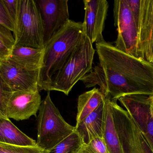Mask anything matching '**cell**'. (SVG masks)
Segmentation results:
<instances>
[{"label":"cell","mask_w":153,"mask_h":153,"mask_svg":"<svg viewBox=\"0 0 153 153\" xmlns=\"http://www.w3.org/2000/svg\"><path fill=\"white\" fill-rule=\"evenodd\" d=\"M13 91L0 76V111L4 116L8 101Z\"/></svg>","instance_id":"obj_22"},{"label":"cell","mask_w":153,"mask_h":153,"mask_svg":"<svg viewBox=\"0 0 153 153\" xmlns=\"http://www.w3.org/2000/svg\"><path fill=\"white\" fill-rule=\"evenodd\" d=\"M135 122L153 151V114L150 96L127 95L118 99Z\"/></svg>","instance_id":"obj_8"},{"label":"cell","mask_w":153,"mask_h":153,"mask_svg":"<svg viewBox=\"0 0 153 153\" xmlns=\"http://www.w3.org/2000/svg\"><path fill=\"white\" fill-rule=\"evenodd\" d=\"M42 101L39 90L13 92L8 101L4 116L16 121L26 120L33 116H36Z\"/></svg>","instance_id":"obj_11"},{"label":"cell","mask_w":153,"mask_h":153,"mask_svg":"<svg viewBox=\"0 0 153 153\" xmlns=\"http://www.w3.org/2000/svg\"><path fill=\"white\" fill-rule=\"evenodd\" d=\"M150 98H151V109L153 114V95L152 96H150Z\"/></svg>","instance_id":"obj_28"},{"label":"cell","mask_w":153,"mask_h":153,"mask_svg":"<svg viewBox=\"0 0 153 153\" xmlns=\"http://www.w3.org/2000/svg\"><path fill=\"white\" fill-rule=\"evenodd\" d=\"M114 25L118 34L115 47L119 50L138 57V29L126 0H116L113 5Z\"/></svg>","instance_id":"obj_7"},{"label":"cell","mask_w":153,"mask_h":153,"mask_svg":"<svg viewBox=\"0 0 153 153\" xmlns=\"http://www.w3.org/2000/svg\"><path fill=\"white\" fill-rule=\"evenodd\" d=\"M0 39L11 49L14 44V39L10 31L0 25Z\"/></svg>","instance_id":"obj_25"},{"label":"cell","mask_w":153,"mask_h":153,"mask_svg":"<svg viewBox=\"0 0 153 153\" xmlns=\"http://www.w3.org/2000/svg\"><path fill=\"white\" fill-rule=\"evenodd\" d=\"M40 69L29 70L9 60H3L0 64V76L13 91H36Z\"/></svg>","instance_id":"obj_10"},{"label":"cell","mask_w":153,"mask_h":153,"mask_svg":"<svg viewBox=\"0 0 153 153\" xmlns=\"http://www.w3.org/2000/svg\"><path fill=\"white\" fill-rule=\"evenodd\" d=\"M137 51L139 58L151 63L153 57V0H141Z\"/></svg>","instance_id":"obj_13"},{"label":"cell","mask_w":153,"mask_h":153,"mask_svg":"<svg viewBox=\"0 0 153 153\" xmlns=\"http://www.w3.org/2000/svg\"><path fill=\"white\" fill-rule=\"evenodd\" d=\"M2 60H1V59H0V64H1V62Z\"/></svg>","instance_id":"obj_31"},{"label":"cell","mask_w":153,"mask_h":153,"mask_svg":"<svg viewBox=\"0 0 153 153\" xmlns=\"http://www.w3.org/2000/svg\"><path fill=\"white\" fill-rule=\"evenodd\" d=\"M13 33V47L44 49V26L36 1L18 0Z\"/></svg>","instance_id":"obj_4"},{"label":"cell","mask_w":153,"mask_h":153,"mask_svg":"<svg viewBox=\"0 0 153 153\" xmlns=\"http://www.w3.org/2000/svg\"><path fill=\"white\" fill-rule=\"evenodd\" d=\"M0 143L20 146H37L35 140L22 132L5 116H0Z\"/></svg>","instance_id":"obj_17"},{"label":"cell","mask_w":153,"mask_h":153,"mask_svg":"<svg viewBox=\"0 0 153 153\" xmlns=\"http://www.w3.org/2000/svg\"><path fill=\"white\" fill-rule=\"evenodd\" d=\"M104 100L87 117L75 126L83 144L97 138H103Z\"/></svg>","instance_id":"obj_14"},{"label":"cell","mask_w":153,"mask_h":153,"mask_svg":"<svg viewBox=\"0 0 153 153\" xmlns=\"http://www.w3.org/2000/svg\"><path fill=\"white\" fill-rule=\"evenodd\" d=\"M85 32L92 44L104 40L102 35L109 4L106 0H84Z\"/></svg>","instance_id":"obj_12"},{"label":"cell","mask_w":153,"mask_h":153,"mask_svg":"<svg viewBox=\"0 0 153 153\" xmlns=\"http://www.w3.org/2000/svg\"><path fill=\"white\" fill-rule=\"evenodd\" d=\"M83 144L81 137L76 131L45 153H78Z\"/></svg>","instance_id":"obj_19"},{"label":"cell","mask_w":153,"mask_h":153,"mask_svg":"<svg viewBox=\"0 0 153 153\" xmlns=\"http://www.w3.org/2000/svg\"><path fill=\"white\" fill-rule=\"evenodd\" d=\"M95 53L93 44L85 33L79 45L53 77L45 91H56L68 95L76 83L91 71Z\"/></svg>","instance_id":"obj_3"},{"label":"cell","mask_w":153,"mask_h":153,"mask_svg":"<svg viewBox=\"0 0 153 153\" xmlns=\"http://www.w3.org/2000/svg\"><path fill=\"white\" fill-rule=\"evenodd\" d=\"M10 51V49L0 39V59L3 61L8 59Z\"/></svg>","instance_id":"obj_27"},{"label":"cell","mask_w":153,"mask_h":153,"mask_svg":"<svg viewBox=\"0 0 153 153\" xmlns=\"http://www.w3.org/2000/svg\"><path fill=\"white\" fill-rule=\"evenodd\" d=\"M0 116H4L2 114L1 112L0 111Z\"/></svg>","instance_id":"obj_29"},{"label":"cell","mask_w":153,"mask_h":153,"mask_svg":"<svg viewBox=\"0 0 153 153\" xmlns=\"http://www.w3.org/2000/svg\"><path fill=\"white\" fill-rule=\"evenodd\" d=\"M10 17L14 22L17 15L18 0H2Z\"/></svg>","instance_id":"obj_26"},{"label":"cell","mask_w":153,"mask_h":153,"mask_svg":"<svg viewBox=\"0 0 153 153\" xmlns=\"http://www.w3.org/2000/svg\"><path fill=\"white\" fill-rule=\"evenodd\" d=\"M41 14L45 44L70 19L68 0H36Z\"/></svg>","instance_id":"obj_9"},{"label":"cell","mask_w":153,"mask_h":153,"mask_svg":"<svg viewBox=\"0 0 153 153\" xmlns=\"http://www.w3.org/2000/svg\"><path fill=\"white\" fill-rule=\"evenodd\" d=\"M105 98L101 91L96 87L81 94L77 101L76 125L94 111Z\"/></svg>","instance_id":"obj_18"},{"label":"cell","mask_w":153,"mask_h":153,"mask_svg":"<svg viewBox=\"0 0 153 153\" xmlns=\"http://www.w3.org/2000/svg\"><path fill=\"white\" fill-rule=\"evenodd\" d=\"M112 115L123 153H153L129 113L111 99Z\"/></svg>","instance_id":"obj_6"},{"label":"cell","mask_w":153,"mask_h":153,"mask_svg":"<svg viewBox=\"0 0 153 153\" xmlns=\"http://www.w3.org/2000/svg\"><path fill=\"white\" fill-rule=\"evenodd\" d=\"M44 49L13 47L7 60L29 70L40 69L43 63Z\"/></svg>","instance_id":"obj_15"},{"label":"cell","mask_w":153,"mask_h":153,"mask_svg":"<svg viewBox=\"0 0 153 153\" xmlns=\"http://www.w3.org/2000/svg\"><path fill=\"white\" fill-rule=\"evenodd\" d=\"M99 63L81 79L117 100L127 95H153V63L126 54L105 40L96 43Z\"/></svg>","instance_id":"obj_1"},{"label":"cell","mask_w":153,"mask_h":153,"mask_svg":"<svg viewBox=\"0 0 153 153\" xmlns=\"http://www.w3.org/2000/svg\"><path fill=\"white\" fill-rule=\"evenodd\" d=\"M0 25L11 32L14 31V22L7 12L2 0H0Z\"/></svg>","instance_id":"obj_23"},{"label":"cell","mask_w":153,"mask_h":153,"mask_svg":"<svg viewBox=\"0 0 153 153\" xmlns=\"http://www.w3.org/2000/svg\"><path fill=\"white\" fill-rule=\"evenodd\" d=\"M151 63H153V57H152V61H151Z\"/></svg>","instance_id":"obj_30"},{"label":"cell","mask_w":153,"mask_h":153,"mask_svg":"<svg viewBox=\"0 0 153 153\" xmlns=\"http://www.w3.org/2000/svg\"><path fill=\"white\" fill-rule=\"evenodd\" d=\"M138 29L141 13V0H126Z\"/></svg>","instance_id":"obj_24"},{"label":"cell","mask_w":153,"mask_h":153,"mask_svg":"<svg viewBox=\"0 0 153 153\" xmlns=\"http://www.w3.org/2000/svg\"><path fill=\"white\" fill-rule=\"evenodd\" d=\"M103 138L108 153H123L113 119L111 99L108 96H105L104 99Z\"/></svg>","instance_id":"obj_16"},{"label":"cell","mask_w":153,"mask_h":153,"mask_svg":"<svg viewBox=\"0 0 153 153\" xmlns=\"http://www.w3.org/2000/svg\"><path fill=\"white\" fill-rule=\"evenodd\" d=\"M75 131L67 123L52 101L50 91L42 101L37 119V145L48 152Z\"/></svg>","instance_id":"obj_5"},{"label":"cell","mask_w":153,"mask_h":153,"mask_svg":"<svg viewBox=\"0 0 153 153\" xmlns=\"http://www.w3.org/2000/svg\"><path fill=\"white\" fill-rule=\"evenodd\" d=\"M45 151L36 146H20L0 143V153H45Z\"/></svg>","instance_id":"obj_20"},{"label":"cell","mask_w":153,"mask_h":153,"mask_svg":"<svg viewBox=\"0 0 153 153\" xmlns=\"http://www.w3.org/2000/svg\"><path fill=\"white\" fill-rule=\"evenodd\" d=\"M78 153H108L103 138H97L83 144Z\"/></svg>","instance_id":"obj_21"},{"label":"cell","mask_w":153,"mask_h":153,"mask_svg":"<svg viewBox=\"0 0 153 153\" xmlns=\"http://www.w3.org/2000/svg\"><path fill=\"white\" fill-rule=\"evenodd\" d=\"M85 32L83 22L70 19L45 44L38 80L39 90L45 91L81 42Z\"/></svg>","instance_id":"obj_2"}]
</instances>
